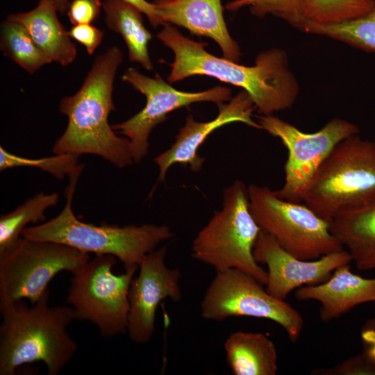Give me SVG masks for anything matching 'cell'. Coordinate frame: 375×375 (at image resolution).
<instances>
[{
    "label": "cell",
    "instance_id": "obj_1",
    "mask_svg": "<svg viewBox=\"0 0 375 375\" xmlns=\"http://www.w3.org/2000/svg\"><path fill=\"white\" fill-rule=\"evenodd\" d=\"M157 38L174 55L173 62L167 63L172 69L167 76L169 83L197 75L215 78L242 88L262 115L290 108L297 99L299 83L290 69L286 52L281 49L262 51L254 65L245 66L208 53L206 43L184 36L169 24L163 26Z\"/></svg>",
    "mask_w": 375,
    "mask_h": 375
},
{
    "label": "cell",
    "instance_id": "obj_2",
    "mask_svg": "<svg viewBox=\"0 0 375 375\" xmlns=\"http://www.w3.org/2000/svg\"><path fill=\"white\" fill-rule=\"evenodd\" d=\"M122 60L117 46L108 48L96 57L80 89L61 99L59 110L67 125L53 146L54 154L96 155L119 168L134 162L129 140L119 136L108 122L116 109L113 84Z\"/></svg>",
    "mask_w": 375,
    "mask_h": 375
},
{
    "label": "cell",
    "instance_id": "obj_3",
    "mask_svg": "<svg viewBox=\"0 0 375 375\" xmlns=\"http://www.w3.org/2000/svg\"><path fill=\"white\" fill-rule=\"evenodd\" d=\"M49 290L33 305L0 297V375H14L27 363L43 362L57 375L78 349L67 326L75 319L68 306H50Z\"/></svg>",
    "mask_w": 375,
    "mask_h": 375
},
{
    "label": "cell",
    "instance_id": "obj_4",
    "mask_svg": "<svg viewBox=\"0 0 375 375\" xmlns=\"http://www.w3.org/2000/svg\"><path fill=\"white\" fill-rule=\"evenodd\" d=\"M83 169L81 165L69 176V183L65 190L66 203L62 211L46 222L26 227L22 237L60 243L88 253L112 255L124 264V269L138 267L147 254L173 237V232L166 225L119 226L101 223L97 226L79 220L74 214L72 203Z\"/></svg>",
    "mask_w": 375,
    "mask_h": 375
},
{
    "label": "cell",
    "instance_id": "obj_5",
    "mask_svg": "<svg viewBox=\"0 0 375 375\" xmlns=\"http://www.w3.org/2000/svg\"><path fill=\"white\" fill-rule=\"evenodd\" d=\"M260 231L250 210L248 188L237 180L224 190L222 210L194 238L191 256L216 272L238 269L266 285L267 272L253 253Z\"/></svg>",
    "mask_w": 375,
    "mask_h": 375
},
{
    "label": "cell",
    "instance_id": "obj_6",
    "mask_svg": "<svg viewBox=\"0 0 375 375\" xmlns=\"http://www.w3.org/2000/svg\"><path fill=\"white\" fill-rule=\"evenodd\" d=\"M375 197V142L358 134L339 142L321 165L303 202L329 222Z\"/></svg>",
    "mask_w": 375,
    "mask_h": 375
},
{
    "label": "cell",
    "instance_id": "obj_7",
    "mask_svg": "<svg viewBox=\"0 0 375 375\" xmlns=\"http://www.w3.org/2000/svg\"><path fill=\"white\" fill-rule=\"evenodd\" d=\"M112 255L97 254L73 274L66 303L73 308L75 319L95 325L104 338L127 333L128 292L138 267L112 272L116 264Z\"/></svg>",
    "mask_w": 375,
    "mask_h": 375
},
{
    "label": "cell",
    "instance_id": "obj_8",
    "mask_svg": "<svg viewBox=\"0 0 375 375\" xmlns=\"http://www.w3.org/2000/svg\"><path fill=\"white\" fill-rule=\"evenodd\" d=\"M249 208L260 228L272 235L292 256L318 259L344 249L329 229L328 222L304 203L279 198L267 187H248Z\"/></svg>",
    "mask_w": 375,
    "mask_h": 375
},
{
    "label": "cell",
    "instance_id": "obj_9",
    "mask_svg": "<svg viewBox=\"0 0 375 375\" xmlns=\"http://www.w3.org/2000/svg\"><path fill=\"white\" fill-rule=\"evenodd\" d=\"M255 277L231 268L216 272L201 302V315L207 320L223 321L232 317H251L273 321L296 342L303 330L301 313L285 300L267 292Z\"/></svg>",
    "mask_w": 375,
    "mask_h": 375
},
{
    "label": "cell",
    "instance_id": "obj_10",
    "mask_svg": "<svg viewBox=\"0 0 375 375\" xmlns=\"http://www.w3.org/2000/svg\"><path fill=\"white\" fill-rule=\"evenodd\" d=\"M262 130L279 138L288 151L285 182L274 193L279 198L295 203L303 197L319 169L333 148L343 140L358 134L353 123L333 118L321 129L305 133L273 115L257 117Z\"/></svg>",
    "mask_w": 375,
    "mask_h": 375
},
{
    "label": "cell",
    "instance_id": "obj_11",
    "mask_svg": "<svg viewBox=\"0 0 375 375\" xmlns=\"http://www.w3.org/2000/svg\"><path fill=\"white\" fill-rule=\"evenodd\" d=\"M90 258L88 253L63 244L22 237L0 257V297L27 299L33 305L56 275L64 271L73 274Z\"/></svg>",
    "mask_w": 375,
    "mask_h": 375
},
{
    "label": "cell",
    "instance_id": "obj_12",
    "mask_svg": "<svg viewBox=\"0 0 375 375\" xmlns=\"http://www.w3.org/2000/svg\"><path fill=\"white\" fill-rule=\"evenodd\" d=\"M123 81L130 84L146 97L145 106L137 114L112 126L113 130L129 140L134 162H140L148 153L151 131L167 119L171 112L202 101L216 103L231 99L229 88L217 85L210 89L188 92L176 90L159 74L151 78L133 67L123 74Z\"/></svg>",
    "mask_w": 375,
    "mask_h": 375
},
{
    "label": "cell",
    "instance_id": "obj_13",
    "mask_svg": "<svg viewBox=\"0 0 375 375\" xmlns=\"http://www.w3.org/2000/svg\"><path fill=\"white\" fill-rule=\"evenodd\" d=\"M166 246L147 254L138 265V275L131 283L127 333L135 343L144 344L151 340L157 308L163 300L169 298L178 302L182 299L181 272L166 265Z\"/></svg>",
    "mask_w": 375,
    "mask_h": 375
},
{
    "label": "cell",
    "instance_id": "obj_14",
    "mask_svg": "<svg viewBox=\"0 0 375 375\" xmlns=\"http://www.w3.org/2000/svg\"><path fill=\"white\" fill-rule=\"evenodd\" d=\"M253 253L258 264L267 266L266 290L281 300H285L295 289L326 281L335 269L352 261L344 249L316 260L299 259L286 251L272 235L262 230Z\"/></svg>",
    "mask_w": 375,
    "mask_h": 375
},
{
    "label": "cell",
    "instance_id": "obj_15",
    "mask_svg": "<svg viewBox=\"0 0 375 375\" xmlns=\"http://www.w3.org/2000/svg\"><path fill=\"white\" fill-rule=\"evenodd\" d=\"M217 105L219 113L211 121L197 122L192 115H188L172 145L154 158L160 170L159 181L165 179L167 170L175 163L188 165L193 172L199 171L204 158L198 155V150L207 137L217 128L229 123L242 122L261 129L259 124L252 118L256 108L251 98L244 90L232 97L228 103L220 102Z\"/></svg>",
    "mask_w": 375,
    "mask_h": 375
},
{
    "label": "cell",
    "instance_id": "obj_16",
    "mask_svg": "<svg viewBox=\"0 0 375 375\" xmlns=\"http://www.w3.org/2000/svg\"><path fill=\"white\" fill-rule=\"evenodd\" d=\"M165 24L183 27L194 35L211 38L225 58L238 62L240 49L225 22L222 0H154Z\"/></svg>",
    "mask_w": 375,
    "mask_h": 375
},
{
    "label": "cell",
    "instance_id": "obj_17",
    "mask_svg": "<svg viewBox=\"0 0 375 375\" xmlns=\"http://www.w3.org/2000/svg\"><path fill=\"white\" fill-rule=\"evenodd\" d=\"M294 296L298 301L319 302V318L328 322L361 303L375 301V278L362 277L351 272L349 264L343 265L326 281L297 288Z\"/></svg>",
    "mask_w": 375,
    "mask_h": 375
},
{
    "label": "cell",
    "instance_id": "obj_18",
    "mask_svg": "<svg viewBox=\"0 0 375 375\" xmlns=\"http://www.w3.org/2000/svg\"><path fill=\"white\" fill-rule=\"evenodd\" d=\"M328 224L359 270L375 269V197L338 212Z\"/></svg>",
    "mask_w": 375,
    "mask_h": 375
},
{
    "label": "cell",
    "instance_id": "obj_19",
    "mask_svg": "<svg viewBox=\"0 0 375 375\" xmlns=\"http://www.w3.org/2000/svg\"><path fill=\"white\" fill-rule=\"evenodd\" d=\"M57 12L52 4L40 1L33 9L10 14L7 18L20 23L27 29L51 62L67 66L76 59L77 49Z\"/></svg>",
    "mask_w": 375,
    "mask_h": 375
},
{
    "label": "cell",
    "instance_id": "obj_20",
    "mask_svg": "<svg viewBox=\"0 0 375 375\" xmlns=\"http://www.w3.org/2000/svg\"><path fill=\"white\" fill-rule=\"evenodd\" d=\"M227 364L235 375H275L278 353L273 341L262 333L236 331L224 343Z\"/></svg>",
    "mask_w": 375,
    "mask_h": 375
},
{
    "label": "cell",
    "instance_id": "obj_21",
    "mask_svg": "<svg viewBox=\"0 0 375 375\" xmlns=\"http://www.w3.org/2000/svg\"><path fill=\"white\" fill-rule=\"evenodd\" d=\"M102 8L107 27L124 39L129 60L152 70L148 47L153 35L144 26L142 11L123 0H105Z\"/></svg>",
    "mask_w": 375,
    "mask_h": 375
},
{
    "label": "cell",
    "instance_id": "obj_22",
    "mask_svg": "<svg viewBox=\"0 0 375 375\" xmlns=\"http://www.w3.org/2000/svg\"><path fill=\"white\" fill-rule=\"evenodd\" d=\"M58 194L39 192L10 212L0 217V257L10 251L21 239L22 232L30 223L44 222L45 212L56 206Z\"/></svg>",
    "mask_w": 375,
    "mask_h": 375
},
{
    "label": "cell",
    "instance_id": "obj_23",
    "mask_svg": "<svg viewBox=\"0 0 375 375\" xmlns=\"http://www.w3.org/2000/svg\"><path fill=\"white\" fill-rule=\"evenodd\" d=\"M2 53L29 74H33L50 60L20 23L6 18L1 25Z\"/></svg>",
    "mask_w": 375,
    "mask_h": 375
},
{
    "label": "cell",
    "instance_id": "obj_24",
    "mask_svg": "<svg viewBox=\"0 0 375 375\" xmlns=\"http://www.w3.org/2000/svg\"><path fill=\"white\" fill-rule=\"evenodd\" d=\"M374 9L375 0H302L301 11L303 22L328 25L353 20Z\"/></svg>",
    "mask_w": 375,
    "mask_h": 375
},
{
    "label": "cell",
    "instance_id": "obj_25",
    "mask_svg": "<svg viewBox=\"0 0 375 375\" xmlns=\"http://www.w3.org/2000/svg\"><path fill=\"white\" fill-rule=\"evenodd\" d=\"M299 29L375 52V9L364 16L340 24L320 25L303 22Z\"/></svg>",
    "mask_w": 375,
    "mask_h": 375
},
{
    "label": "cell",
    "instance_id": "obj_26",
    "mask_svg": "<svg viewBox=\"0 0 375 375\" xmlns=\"http://www.w3.org/2000/svg\"><path fill=\"white\" fill-rule=\"evenodd\" d=\"M79 156L70 153L54 154L53 156L33 159L12 154L0 147V170L31 167L45 171L58 179L69 176L81 165L78 163Z\"/></svg>",
    "mask_w": 375,
    "mask_h": 375
},
{
    "label": "cell",
    "instance_id": "obj_27",
    "mask_svg": "<svg viewBox=\"0 0 375 375\" xmlns=\"http://www.w3.org/2000/svg\"><path fill=\"white\" fill-rule=\"evenodd\" d=\"M249 6L252 15L262 18L267 15L279 17L299 28L303 22L302 0H234L226 8L231 11Z\"/></svg>",
    "mask_w": 375,
    "mask_h": 375
},
{
    "label": "cell",
    "instance_id": "obj_28",
    "mask_svg": "<svg viewBox=\"0 0 375 375\" xmlns=\"http://www.w3.org/2000/svg\"><path fill=\"white\" fill-rule=\"evenodd\" d=\"M312 374L320 375H375V365L363 353L351 357L337 365L317 369Z\"/></svg>",
    "mask_w": 375,
    "mask_h": 375
},
{
    "label": "cell",
    "instance_id": "obj_29",
    "mask_svg": "<svg viewBox=\"0 0 375 375\" xmlns=\"http://www.w3.org/2000/svg\"><path fill=\"white\" fill-rule=\"evenodd\" d=\"M101 8L100 0H72L67 15L73 25L91 24L99 16Z\"/></svg>",
    "mask_w": 375,
    "mask_h": 375
},
{
    "label": "cell",
    "instance_id": "obj_30",
    "mask_svg": "<svg viewBox=\"0 0 375 375\" xmlns=\"http://www.w3.org/2000/svg\"><path fill=\"white\" fill-rule=\"evenodd\" d=\"M69 35L72 39L84 46L87 53L92 55L101 43L104 33L91 24L74 25Z\"/></svg>",
    "mask_w": 375,
    "mask_h": 375
},
{
    "label": "cell",
    "instance_id": "obj_31",
    "mask_svg": "<svg viewBox=\"0 0 375 375\" xmlns=\"http://www.w3.org/2000/svg\"><path fill=\"white\" fill-rule=\"evenodd\" d=\"M360 338L362 353L375 365V317L366 321L361 329Z\"/></svg>",
    "mask_w": 375,
    "mask_h": 375
},
{
    "label": "cell",
    "instance_id": "obj_32",
    "mask_svg": "<svg viewBox=\"0 0 375 375\" xmlns=\"http://www.w3.org/2000/svg\"><path fill=\"white\" fill-rule=\"evenodd\" d=\"M127 1L142 11L147 16L151 26L157 27L158 26H165L164 22L162 20L158 12L157 11L154 4L148 2L146 0H123Z\"/></svg>",
    "mask_w": 375,
    "mask_h": 375
},
{
    "label": "cell",
    "instance_id": "obj_33",
    "mask_svg": "<svg viewBox=\"0 0 375 375\" xmlns=\"http://www.w3.org/2000/svg\"><path fill=\"white\" fill-rule=\"evenodd\" d=\"M52 4L60 14L67 13L70 0H40Z\"/></svg>",
    "mask_w": 375,
    "mask_h": 375
}]
</instances>
